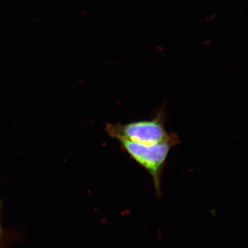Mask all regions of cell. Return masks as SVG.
<instances>
[{
	"label": "cell",
	"instance_id": "obj_1",
	"mask_svg": "<svg viewBox=\"0 0 248 248\" xmlns=\"http://www.w3.org/2000/svg\"><path fill=\"white\" fill-rule=\"evenodd\" d=\"M167 114L165 107L160 108L150 120L127 124H107L105 130L110 138L130 140L143 145H154L169 141L177 136L166 130Z\"/></svg>",
	"mask_w": 248,
	"mask_h": 248
},
{
	"label": "cell",
	"instance_id": "obj_2",
	"mask_svg": "<svg viewBox=\"0 0 248 248\" xmlns=\"http://www.w3.org/2000/svg\"><path fill=\"white\" fill-rule=\"evenodd\" d=\"M122 151L126 153L150 174L155 192L161 195V178L170 151L179 143L178 136L154 145H143L128 140H118Z\"/></svg>",
	"mask_w": 248,
	"mask_h": 248
},
{
	"label": "cell",
	"instance_id": "obj_3",
	"mask_svg": "<svg viewBox=\"0 0 248 248\" xmlns=\"http://www.w3.org/2000/svg\"><path fill=\"white\" fill-rule=\"evenodd\" d=\"M1 206H2V201H0V247H1V245H2L3 240H4L5 237V232L4 231H3L1 223Z\"/></svg>",
	"mask_w": 248,
	"mask_h": 248
}]
</instances>
